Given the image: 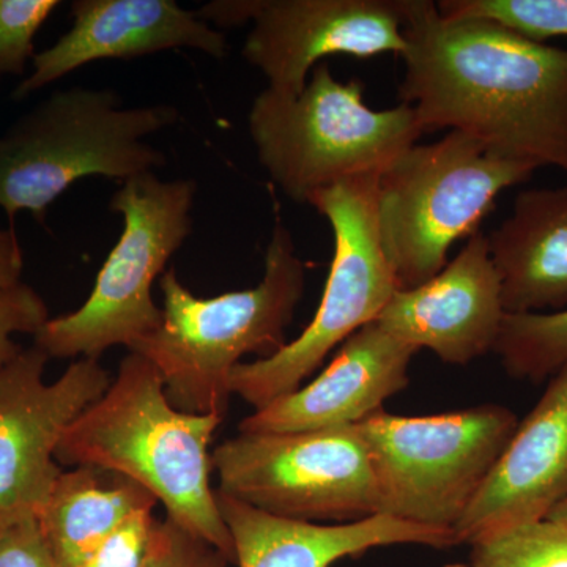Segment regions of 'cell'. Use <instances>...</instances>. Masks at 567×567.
<instances>
[{
    "mask_svg": "<svg viewBox=\"0 0 567 567\" xmlns=\"http://www.w3.org/2000/svg\"><path fill=\"white\" fill-rule=\"evenodd\" d=\"M402 103L425 132L465 134L498 158L567 173V50L495 21L405 0Z\"/></svg>",
    "mask_w": 567,
    "mask_h": 567,
    "instance_id": "6da1fadb",
    "label": "cell"
},
{
    "mask_svg": "<svg viewBox=\"0 0 567 567\" xmlns=\"http://www.w3.org/2000/svg\"><path fill=\"white\" fill-rule=\"evenodd\" d=\"M223 420L175 409L155 364L130 352L107 390L66 429L55 458L61 466H100L136 481L163 503L166 517L235 565L233 536L210 483L208 447Z\"/></svg>",
    "mask_w": 567,
    "mask_h": 567,
    "instance_id": "7a4b0ae2",
    "label": "cell"
},
{
    "mask_svg": "<svg viewBox=\"0 0 567 567\" xmlns=\"http://www.w3.org/2000/svg\"><path fill=\"white\" fill-rule=\"evenodd\" d=\"M163 323L132 352L158 369L167 399L193 415L226 416L230 375L246 354L268 358L286 347L306 287V265L293 237L276 221L256 287L213 298L189 292L175 270L159 281Z\"/></svg>",
    "mask_w": 567,
    "mask_h": 567,
    "instance_id": "3957f363",
    "label": "cell"
},
{
    "mask_svg": "<svg viewBox=\"0 0 567 567\" xmlns=\"http://www.w3.org/2000/svg\"><path fill=\"white\" fill-rule=\"evenodd\" d=\"M178 121L171 104L123 107L110 89L51 93L0 134V208L10 224L20 212L43 223L48 207L91 175L126 182L166 164L148 144Z\"/></svg>",
    "mask_w": 567,
    "mask_h": 567,
    "instance_id": "277c9868",
    "label": "cell"
},
{
    "mask_svg": "<svg viewBox=\"0 0 567 567\" xmlns=\"http://www.w3.org/2000/svg\"><path fill=\"white\" fill-rule=\"evenodd\" d=\"M361 81H339L328 63L311 71L303 91L265 89L249 111V134L259 162L289 199L350 178L380 175L425 133L415 110L401 103L374 111Z\"/></svg>",
    "mask_w": 567,
    "mask_h": 567,
    "instance_id": "5b68a950",
    "label": "cell"
},
{
    "mask_svg": "<svg viewBox=\"0 0 567 567\" xmlns=\"http://www.w3.org/2000/svg\"><path fill=\"white\" fill-rule=\"evenodd\" d=\"M536 171L491 155L457 132L395 158L377 178L375 218L399 290L439 275L451 246L477 233L499 193Z\"/></svg>",
    "mask_w": 567,
    "mask_h": 567,
    "instance_id": "8992f818",
    "label": "cell"
},
{
    "mask_svg": "<svg viewBox=\"0 0 567 567\" xmlns=\"http://www.w3.org/2000/svg\"><path fill=\"white\" fill-rule=\"evenodd\" d=\"M122 183L110 203L111 212L122 215V235L91 297L76 311L48 320L33 336V346L50 360H100L117 346L132 352L162 327L163 309L153 300L152 286L192 234L197 183L164 182L153 173Z\"/></svg>",
    "mask_w": 567,
    "mask_h": 567,
    "instance_id": "52a82bcc",
    "label": "cell"
},
{
    "mask_svg": "<svg viewBox=\"0 0 567 567\" xmlns=\"http://www.w3.org/2000/svg\"><path fill=\"white\" fill-rule=\"evenodd\" d=\"M517 425L516 413L496 404L432 416L382 409L354 424L374 470L379 514L454 532Z\"/></svg>",
    "mask_w": 567,
    "mask_h": 567,
    "instance_id": "ba28073f",
    "label": "cell"
},
{
    "mask_svg": "<svg viewBox=\"0 0 567 567\" xmlns=\"http://www.w3.org/2000/svg\"><path fill=\"white\" fill-rule=\"evenodd\" d=\"M377 178H350L311 194L306 203L333 229V262L319 309L303 333L278 353L234 369L230 391L254 410L298 390L331 350L375 322L398 292L377 229Z\"/></svg>",
    "mask_w": 567,
    "mask_h": 567,
    "instance_id": "9c48e42d",
    "label": "cell"
},
{
    "mask_svg": "<svg viewBox=\"0 0 567 567\" xmlns=\"http://www.w3.org/2000/svg\"><path fill=\"white\" fill-rule=\"evenodd\" d=\"M216 491L284 518L350 524L379 514L371 457L354 425L245 434L215 447Z\"/></svg>",
    "mask_w": 567,
    "mask_h": 567,
    "instance_id": "30bf717a",
    "label": "cell"
},
{
    "mask_svg": "<svg viewBox=\"0 0 567 567\" xmlns=\"http://www.w3.org/2000/svg\"><path fill=\"white\" fill-rule=\"evenodd\" d=\"M48 361L32 346L0 368V532L37 520L63 472L55 458L63 434L112 382L100 360L78 358L47 383Z\"/></svg>",
    "mask_w": 567,
    "mask_h": 567,
    "instance_id": "8fae6325",
    "label": "cell"
},
{
    "mask_svg": "<svg viewBox=\"0 0 567 567\" xmlns=\"http://www.w3.org/2000/svg\"><path fill=\"white\" fill-rule=\"evenodd\" d=\"M405 0H256L244 58L270 91L298 95L330 55L405 51Z\"/></svg>",
    "mask_w": 567,
    "mask_h": 567,
    "instance_id": "7c38bea8",
    "label": "cell"
},
{
    "mask_svg": "<svg viewBox=\"0 0 567 567\" xmlns=\"http://www.w3.org/2000/svg\"><path fill=\"white\" fill-rule=\"evenodd\" d=\"M505 316L487 237L477 230L439 275L398 290L375 322L417 352L465 365L494 352Z\"/></svg>",
    "mask_w": 567,
    "mask_h": 567,
    "instance_id": "4fadbf2b",
    "label": "cell"
},
{
    "mask_svg": "<svg viewBox=\"0 0 567 567\" xmlns=\"http://www.w3.org/2000/svg\"><path fill=\"white\" fill-rule=\"evenodd\" d=\"M71 17L70 31L33 58L32 73L11 95L17 102L96 61L144 58L175 48L213 59L229 52L221 32L174 0H76Z\"/></svg>",
    "mask_w": 567,
    "mask_h": 567,
    "instance_id": "5bb4252c",
    "label": "cell"
},
{
    "mask_svg": "<svg viewBox=\"0 0 567 567\" xmlns=\"http://www.w3.org/2000/svg\"><path fill=\"white\" fill-rule=\"evenodd\" d=\"M567 495V364L518 421L486 483L454 528L458 546L546 520Z\"/></svg>",
    "mask_w": 567,
    "mask_h": 567,
    "instance_id": "9a60e30c",
    "label": "cell"
},
{
    "mask_svg": "<svg viewBox=\"0 0 567 567\" xmlns=\"http://www.w3.org/2000/svg\"><path fill=\"white\" fill-rule=\"evenodd\" d=\"M331 363L309 385L254 410L238 424L245 434H286L347 427L383 409L386 399L409 385L410 361L417 350L364 324L339 346Z\"/></svg>",
    "mask_w": 567,
    "mask_h": 567,
    "instance_id": "2e32d148",
    "label": "cell"
},
{
    "mask_svg": "<svg viewBox=\"0 0 567 567\" xmlns=\"http://www.w3.org/2000/svg\"><path fill=\"white\" fill-rule=\"evenodd\" d=\"M219 513L233 536L238 567H333L377 547L413 544L445 550L458 546L451 529L424 527L385 514L320 525L271 516L216 491Z\"/></svg>",
    "mask_w": 567,
    "mask_h": 567,
    "instance_id": "e0dca14e",
    "label": "cell"
},
{
    "mask_svg": "<svg viewBox=\"0 0 567 567\" xmlns=\"http://www.w3.org/2000/svg\"><path fill=\"white\" fill-rule=\"evenodd\" d=\"M486 237L506 315L567 309V186L518 193Z\"/></svg>",
    "mask_w": 567,
    "mask_h": 567,
    "instance_id": "ac0fdd59",
    "label": "cell"
},
{
    "mask_svg": "<svg viewBox=\"0 0 567 567\" xmlns=\"http://www.w3.org/2000/svg\"><path fill=\"white\" fill-rule=\"evenodd\" d=\"M156 503L128 476L80 465L61 473L37 522L59 566L80 567L126 518Z\"/></svg>",
    "mask_w": 567,
    "mask_h": 567,
    "instance_id": "d6986e66",
    "label": "cell"
},
{
    "mask_svg": "<svg viewBox=\"0 0 567 567\" xmlns=\"http://www.w3.org/2000/svg\"><path fill=\"white\" fill-rule=\"evenodd\" d=\"M494 352L507 374L543 382L567 364V309L547 315H506Z\"/></svg>",
    "mask_w": 567,
    "mask_h": 567,
    "instance_id": "ffe728a7",
    "label": "cell"
},
{
    "mask_svg": "<svg viewBox=\"0 0 567 567\" xmlns=\"http://www.w3.org/2000/svg\"><path fill=\"white\" fill-rule=\"evenodd\" d=\"M468 558L446 567H567V527L524 525L470 544Z\"/></svg>",
    "mask_w": 567,
    "mask_h": 567,
    "instance_id": "44dd1931",
    "label": "cell"
},
{
    "mask_svg": "<svg viewBox=\"0 0 567 567\" xmlns=\"http://www.w3.org/2000/svg\"><path fill=\"white\" fill-rule=\"evenodd\" d=\"M435 6L442 17L495 21L536 41L567 37V0H442Z\"/></svg>",
    "mask_w": 567,
    "mask_h": 567,
    "instance_id": "7402d4cb",
    "label": "cell"
},
{
    "mask_svg": "<svg viewBox=\"0 0 567 567\" xmlns=\"http://www.w3.org/2000/svg\"><path fill=\"white\" fill-rule=\"evenodd\" d=\"M59 0H0V78L22 76L35 58L33 40Z\"/></svg>",
    "mask_w": 567,
    "mask_h": 567,
    "instance_id": "603a6c76",
    "label": "cell"
},
{
    "mask_svg": "<svg viewBox=\"0 0 567 567\" xmlns=\"http://www.w3.org/2000/svg\"><path fill=\"white\" fill-rule=\"evenodd\" d=\"M233 563L207 540L194 536L169 517L156 520L145 567H229Z\"/></svg>",
    "mask_w": 567,
    "mask_h": 567,
    "instance_id": "cb8c5ba5",
    "label": "cell"
},
{
    "mask_svg": "<svg viewBox=\"0 0 567 567\" xmlns=\"http://www.w3.org/2000/svg\"><path fill=\"white\" fill-rule=\"evenodd\" d=\"M48 320L47 303L28 284L0 290V368L11 363L24 350L13 341V334L35 336Z\"/></svg>",
    "mask_w": 567,
    "mask_h": 567,
    "instance_id": "d4e9b609",
    "label": "cell"
},
{
    "mask_svg": "<svg viewBox=\"0 0 567 567\" xmlns=\"http://www.w3.org/2000/svg\"><path fill=\"white\" fill-rule=\"evenodd\" d=\"M156 520L153 509L132 514L118 525L80 567H145Z\"/></svg>",
    "mask_w": 567,
    "mask_h": 567,
    "instance_id": "484cf974",
    "label": "cell"
},
{
    "mask_svg": "<svg viewBox=\"0 0 567 567\" xmlns=\"http://www.w3.org/2000/svg\"><path fill=\"white\" fill-rule=\"evenodd\" d=\"M0 567H61L44 543L39 522L25 520L0 532Z\"/></svg>",
    "mask_w": 567,
    "mask_h": 567,
    "instance_id": "4316f807",
    "label": "cell"
},
{
    "mask_svg": "<svg viewBox=\"0 0 567 567\" xmlns=\"http://www.w3.org/2000/svg\"><path fill=\"white\" fill-rule=\"evenodd\" d=\"M256 0H219L197 10L200 20L213 22L219 28H234L252 21Z\"/></svg>",
    "mask_w": 567,
    "mask_h": 567,
    "instance_id": "83f0119b",
    "label": "cell"
},
{
    "mask_svg": "<svg viewBox=\"0 0 567 567\" xmlns=\"http://www.w3.org/2000/svg\"><path fill=\"white\" fill-rule=\"evenodd\" d=\"M24 270V254L13 227L0 226V290L18 286Z\"/></svg>",
    "mask_w": 567,
    "mask_h": 567,
    "instance_id": "f1b7e54d",
    "label": "cell"
},
{
    "mask_svg": "<svg viewBox=\"0 0 567 567\" xmlns=\"http://www.w3.org/2000/svg\"><path fill=\"white\" fill-rule=\"evenodd\" d=\"M546 520L555 522V524L567 527V495L558 503L557 506L554 507V509H551V513L548 514Z\"/></svg>",
    "mask_w": 567,
    "mask_h": 567,
    "instance_id": "f546056e",
    "label": "cell"
},
{
    "mask_svg": "<svg viewBox=\"0 0 567 567\" xmlns=\"http://www.w3.org/2000/svg\"><path fill=\"white\" fill-rule=\"evenodd\" d=\"M0 84H2V78H0Z\"/></svg>",
    "mask_w": 567,
    "mask_h": 567,
    "instance_id": "4dcf8cb0",
    "label": "cell"
}]
</instances>
